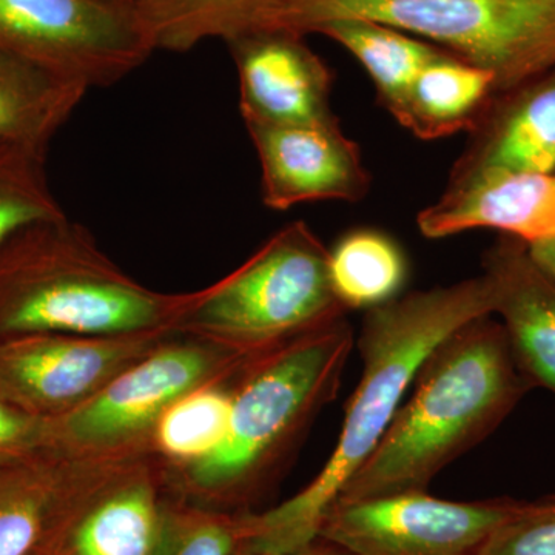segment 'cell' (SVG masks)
Wrapping results in <instances>:
<instances>
[{"instance_id": "cell-9", "label": "cell", "mask_w": 555, "mask_h": 555, "mask_svg": "<svg viewBox=\"0 0 555 555\" xmlns=\"http://www.w3.org/2000/svg\"><path fill=\"white\" fill-rule=\"evenodd\" d=\"M528 503L449 502L426 492L335 502L318 539L352 555H477Z\"/></svg>"}, {"instance_id": "cell-30", "label": "cell", "mask_w": 555, "mask_h": 555, "mask_svg": "<svg viewBox=\"0 0 555 555\" xmlns=\"http://www.w3.org/2000/svg\"><path fill=\"white\" fill-rule=\"evenodd\" d=\"M104 2L113 3V5L122 7V9L133 11L134 0H104Z\"/></svg>"}, {"instance_id": "cell-6", "label": "cell", "mask_w": 555, "mask_h": 555, "mask_svg": "<svg viewBox=\"0 0 555 555\" xmlns=\"http://www.w3.org/2000/svg\"><path fill=\"white\" fill-rule=\"evenodd\" d=\"M327 259L312 229L292 222L241 268L193 292L177 334L262 356L328 326L347 310L332 288Z\"/></svg>"}, {"instance_id": "cell-21", "label": "cell", "mask_w": 555, "mask_h": 555, "mask_svg": "<svg viewBox=\"0 0 555 555\" xmlns=\"http://www.w3.org/2000/svg\"><path fill=\"white\" fill-rule=\"evenodd\" d=\"M281 0H134L133 14L152 51L185 53L207 39L258 30Z\"/></svg>"}, {"instance_id": "cell-18", "label": "cell", "mask_w": 555, "mask_h": 555, "mask_svg": "<svg viewBox=\"0 0 555 555\" xmlns=\"http://www.w3.org/2000/svg\"><path fill=\"white\" fill-rule=\"evenodd\" d=\"M86 87L0 51V142L43 153L72 118Z\"/></svg>"}, {"instance_id": "cell-14", "label": "cell", "mask_w": 555, "mask_h": 555, "mask_svg": "<svg viewBox=\"0 0 555 555\" xmlns=\"http://www.w3.org/2000/svg\"><path fill=\"white\" fill-rule=\"evenodd\" d=\"M425 238L492 229L528 246L555 236V173L492 170L449 178L436 203L420 211Z\"/></svg>"}, {"instance_id": "cell-19", "label": "cell", "mask_w": 555, "mask_h": 555, "mask_svg": "<svg viewBox=\"0 0 555 555\" xmlns=\"http://www.w3.org/2000/svg\"><path fill=\"white\" fill-rule=\"evenodd\" d=\"M495 96L492 73L443 51L415 79L401 127L425 141L470 133Z\"/></svg>"}, {"instance_id": "cell-25", "label": "cell", "mask_w": 555, "mask_h": 555, "mask_svg": "<svg viewBox=\"0 0 555 555\" xmlns=\"http://www.w3.org/2000/svg\"><path fill=\"white\" fill-rule=\"evenodd\" d=\"M246 513L170 499L159 555H238L246 543Z\"/></svg>"}, {"instance_id": "cell-5", "label": "cell", "mask_w": 555, "mask_h": 555, "mask_svg": "<svg viewBox=\"0 0 555 555\" xmlns=\"http://www.w3.org/2000/svg\"><path fill=\"white\" fill-rule=\"evenodd\" d=\"M346 20L389 25L488 69L496 94L555 68V0H281L259 30L305 36Z\"/></svg>"}, {"instance_id": "cell-11", "label": "cell", "mask_w": 555, "mask_h": 555, "mask_svg": "<svg viewBox=\"0 0 555 555\" xmlns=\"http://www.w3.org/2000/svg\"><path fill=\"white\" fill-rule=\"evenodd\" d=\"M152 455V449H50L0 467V555L38 554L94 496Z\"/></svg>"}, {"instance_id": "cell-2", "label": "cell", "mask_w": 555, "mask_h": 555, "mask_svg": "<svg viewBox=\"0 0 555 555\" xmlns=\"http://www.w3.org/2000/svg\"><path fill=\"white\" fill-rule=\"evenodd\" d=\"M412 387L378 447L335 502L426 492L444 467L491 436L531 390L505 328L492 315L443 339Z\"/></svg>"}, {"instance_id": "cell-4", "label": "cell", "mask_w": 555, "mask_h": 555, "mask_svg": "<svg viewBox=\"0 0 555 555\" xmlns=\"http://www.w3.org/2000/svg\"><path fill=\"white\" fill-rule=\"evenodd\" d=\"M190 299L139 284L67 217L27 225L0 244V343L38 334H177Z\"/></svg>"}, {"instance_id": "cell-17", "label": "cell", "mask_w": 555, "mask_h": 555, "mask_svg": "<svg viewBox=\"0 0 555 555\" xmlns=\"http://www.w3.org/2000/svg\"><path fill=\"white\" fill-rule=\"evenodd\" d=\"M451 178L505 170L555 173V68L496 94Z\"/></svg>"}, {"instance_id": "cell-3", "label": "cell", "mask_w": 555, "mask_h": 555, "mask_svg": "<svg viewBox=\"0 0 555 555\" xmlns=\"http://www.w3.org/2000/svg\"><path fill=\"white\" fill-rule=\"evenodd\" d=\"M353 345L345 317L251 360L233 383L224 441L167 477L178 499L221 511L254 499L310 422L337 397Z\"/></svg>"}, {"instance_id": "cell-31", "label": "cell", "mask_w": 555, "mask_h": 555, "mask_svg": "<svg viewBox=\"0 0 555 555\" xmlns=\"http://www.w3.org/2000/svg\"><path fill=\"white\" fill-rule=\"evenodd\" d=\"M238 555H262V554L255 553L254 550H250V547H248L246 545V543H244V545L241 546V550L238 551Z\"/></svg>"}, {"instance_id": "cell-16", "label": "cell", "mask_w": 555, "mask_h": 555, "mask_svg": "<svg viewBox=\"0 0 555 555\" xmlns=\"http://www.w3.org/2000/svg\"><path fill=\"white\" fill-rule=\"evenodd\" d=\"M511 353L526 383L555 397V283L524 241L503 236L485 259Z\"/></svg>"}, {"instance_id": "cell-28", "label": "cell", "mask_w": 555, "mask_h": 555, "mask_svg": "<svg viewBox=\"0 0 555 555\" xmlns=\"http://www.w3.org/2000/svg\"><path fill=\"white\" fill-rule=\"evenodd\" d=\"M531 257L555 283V236L528 246Z\"/></svg>"}, {"instance_id": "cell-20", "label": "cell", "mask_w": 555, "mask_h": 555, "mask_svg": "<svg viewBox=\"0 0 555 555\" xmlns=\"http://www.w3.org/2000/svg\"><path fill=\"white\" fill-rule=\"evenodd\" d=\"M313 33L335 40L363 65L377 89L379 104L400 126L415 79L444 51L426 40L371 21L328 22Z\"/></svg>"}, {"instance_id": "cell-12", "label": "cell", "mask_w": 555, "mask_h": 555, "mask_svg": "<svg viewBox=\"0 0 555 555\" xmlns=\"http://www.w3.org/2000/svg\"><path fill=\"white\" fill-rule=\"evenodd\" d=\"M261 166V195L272 210L313 201L358 203L371 190L358 144L338 119L305 126L246 124Z\"/></svg>"}, {"instance_id": "cell-26", "label": "cell", "mask_w": 555, "mask_h": 555, "mask_svg": "<svg viewBox=\"0 0 555 555\" xmlns=\"http://www.w3.org/2000/svg\"><path fill=\"white\" fill-rule=\"evenodd\" d=\"M477 555H555V496L528 503L496 529Z\"/></svg>"}, {"instance_id": "cell-23", "label": "cell", "mask_w": 555, "mask_h": 555, "mask_svg": "<svg viewBox=\"0 0 555 555\" xmlns=\"http://www.w3.org/2000/svg\"><path fill=\"white\" fill-rule=\"evenodd\" d=\"M235 379L201 387L175 403L156 423L153 452L182 469L217 451L228 436Z\"/></svg>"}, {"instance_id": "cell-10", "label": "cell", "mask_w": 555, "mask_h": 555, "mask_svg": "<svg viewBox=\"0 0 555 555\" xmlns=\"http://www.w3.org/2000/svg\"><path fill=\"white\" fill-rule=\"evenodd\" d=\"M149 334H38L0 343V400L60 418L93 400L118 375L175 337Z\"/></svg>"}, {"instance_id": "cell-8", "label": "cell", "mask_w": 555, "mask_h": 555, "mask_svg": "<svg viewBox=\"0 0 555 555\" xmlns=\"http://www.w3.org/2000/svg\"><path fill=\"white\" fill-rule=\"evenodd\" d=\"M0 51L89 90L153 53L133 11L104 0H0Z\"/></svg>"}, {"instance_id": "cell-27", "label": "cell", "mask_w": 555, "mask_h": 555, "mask_svg": "<svg viewBox=\"0 0 555 555\" xmlns=\"http://www.w3.org/2000/svg\"><path fill=\"white\" fill-rule=\"evenodd\" d=\"M60 449L54 420L31 415L0 400V467Z\"/></svg>"}, {"instance_id": "cell-7", "label": "cell", "mask_w": 555, "mask_h": 555, "mask_svg": "<svg viewBox=\"0 0 555 555\" xmlns=\"http://www.w3.org/2000/svg\"><path fill=\"white\" fill-rule=\"evenodd\" d=\"M228 346L175 335L118 375L93 400L54 420L56 444L78 452L152 449L160 416L201 387L238 377L251 360Z\"/></svg>"}, {"instance_id": "cell-15", "label": "cell", "mask_w": 555, "mask_h": 555, "mask_svg": "<svg viewBox=\"0 0 555 555\" xmlns=\"http://www.w3.org/2000/svg\"><path fill=\"white\" fill-rule=\"evenodd\" d=\"M152 455L108 485L43 547L53 555H159L171 496Z\"/></svg>"}, {"instance_id": "cell-22", "label": "cell", "mask_w": 555, "mask_h": 555, "mask_svg": "<svg viewBox=\"0 0 555 555\" xmlns=\"http://www.w3.org/2000/svg\"><path fill=\"white\" fill-rule=\"evenodd\" d=\"M332 288L346 310L374 309L400 297L408 278L403 248L385 232L357 229L328 248Z\"/></svg>"}, {"instance_id": "cell-13", "label": "cell", "mask_w": 555, "mask_h": 555, "mask_svg": "<svg viewBox=\"0 0 555 555\" xmlns=\"http://www.w3.org/2000/svg\"><path fill=\"white\" fill-rule=\"evenodd\" d=\"M240 78L244 124L305 126L337 120L331 69L287 30H255L228 40Z\"/></svg>"}, {"instance_id": "cell-1", "label": "cell", "mask_w": 555, "mask_h": 555, "mask_svg": "<svg viewBox=\"0 0 555 555\" xmlns=\"http://www.w3.org/2000/svg\"><path fill=\"white\" fill-rule=\"evenodd\" d=\"M494 309L495 287L486 272L369 309L357 339L363 374L337 447L297 495L266 513H247L246 545L262 555H294L317 542L324 514L378 447L427 356L456 328L494 315Z\"/></svg>"}, {"instance_id": "cell-29", "label": "cell", "mask_w": 555, "mask_h": 555, "mask_svg": "<svg viewBox=\"0 0 555 555\" xmlns=\"http://www.w3.org/2000/svg\"><path fill=\"white\" fill-rule=\"evenodd\" d=\"M294 555H352L346 553L341 547L331 545V543L323 542V540H317L312 545L306 547V550L299 551Z\"/></svg>"}, {"instance_id": "cell-32", "label": "cell", "mask_w": 555, "mask_h": 555, "mask_svg": "<svg viewBox=\"0 0 555 555\" xmlns=\"http://www.w3.org/2000/svg\"><path fill=\"white\" fill-rule=\"evenodd\" d=\"M35 555H53V554L49 553V551H39V553L35 554Z\"/></svg>"}, {"instance_id": "cell-24", "label": "cell", "mask_w": 555, "mask_h": 555, "mask_svg": "<svg viewBox=\"0 0 555 555\" xmlns=\"http://www.w3.org/2000/svg\"><path fill=\"white\" fill-rule=\"evenodd\" d=\"M46 158L0 142V244L27 225L65 217L51 192Z\"/></svg>"}]
</instances>
